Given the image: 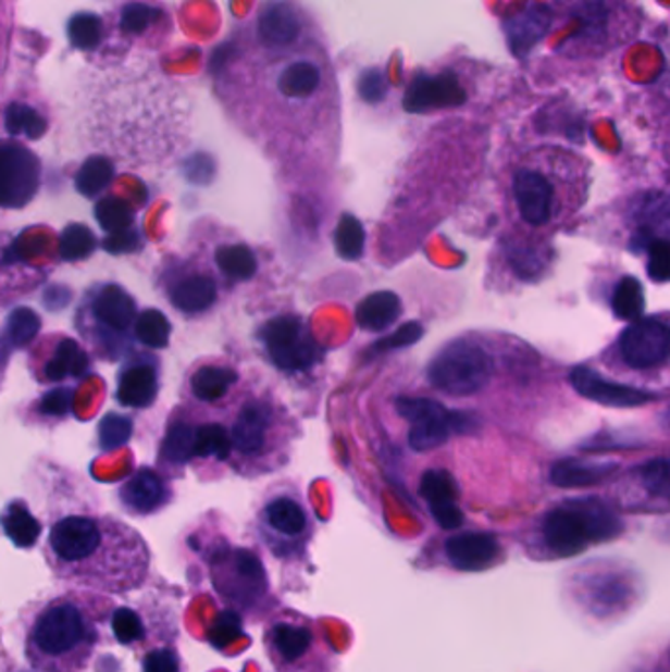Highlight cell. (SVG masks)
Instances as JSON below:
<instances>
[{
	"label": "cell",
	"instance_id": "obj_1",
	"mask_svg": "<svg viewBox=\"0 0 670 672\" xmlns=\"http://www.w3.org/2000/svg\"><path fill=\"white\" fill-rule=\"evenodd\" d=\"M44 555L55 578L107 596L140 590L152 564L138 531L116 518L87 513L55 521Z\"/></svg>",
	"mask_w": 670,
	"mask_h": 672
},
{
	"label": "cell",
	"instance_id": "obj_2",
	"mask_svg": "<svg viewBox=\"0 0 670 672\" xmlns=\"http://www.w3.org/2000/svg\"><path fill=\"white\" fill-rule=\"evenodd\" d=\"M114 610L107 594L85 588L34 603L22 622L26 661L36 672L87 671Z\"/></svg>",
	"mask_w": 670,
	"mask_h": 672
},
{
	"label": "cell",
	"instance_id": "obj_3",
	"mask_svg": "<svg viewBox=\"0 0 670 672\" xmlns=\"http://www.w3.org/2000/svg\"><path fill=\"white\" fill-rule=\"evenodd\" d=\"M231 418L224 423L231 435L233 469L243 476H260L287 464L291 427L285 409L270 394L248 391L231 401Z\"/></svg>",
	"mask_w": 670,
	"mask_h": 672
},
{
	"label": "cell",
	"instance_id": "obj_4",
	"mask_svg": "<svg viewBox=\"0 0 670 672\" xmlns=\"http://www.w3.org/2000/svg\"><path fill=\"white\" fill-rule=\"evenodd\" d=\"M138 307L134 297L116 284H97L75 313V328L101 360L131 357L136 338Z\"/></svg>",
	"mask_w": 670,
	"mask_h": 672
},
{
	"label": "cell",
	"instance_id": "obj_5",
	"mask_svg": "<svg viewBox=\"0 0 670 672\" xmlns=\"http://www.w3.org/2000/svg\"><path fill=\"white\" fill-rule=\"evenodd\" d=\"M255 537L275 560L297 564L307 559L315 537V520L301 491L291 484H275L260 499L255 515Z\"/></svg>",
	"mask_w": 670,
	"mask_h": 672
},
{
	"label": "cell",
	"instance_id": "obj_6",
	"mask_svg": "<svg viewBox=\"0 0 670 672\" xmlns=\"http://www.w3.org/2000/svg\"><path fill=\"white\" fill-rule=\"evenodd\" d=\"M264 649L277 672H335V649L323 627L301 611H275L265 623Z\"/></svg>",
	"mask_w": 670,
	"mask_h": 672
},
{
	"label": "cell",
	"instance_id": "obj_7",
	"mask_svg": "<svg viewBox=\"0 0 670 672\" xmlns=\"http://www.w3.org/2000/svg\"><path fill=\"white\" fill-rule=\"evenodd\" d=\"M209 572L219 598L234 613L248 620H264L277 603L264 564L252 550L243 547L214 550L209 559Z\"/></svg>",
	"mask_w": 670,
	"mask_h": 672
},
{
	"label": "cell",
	"instance_id": "obj_8",
	"mask_svg": "<svg viewBox=\"0 0 670 672\" xmlns=\"http://www.w3.org/2000/svg\"><path fill=\"white\" fill-rule=\"evenodd\" d=\"M256 338L268 362L285 376H307L323 360V348L317 343L311 326L299 315L270 316L258 328Z\"/></svg>",
	"mask_w": 670,
	"mask_h": 672
},
{
	"label": "cell",
	"instance_id": "obj_9",
	"mask_svg": "<svg viewBox=\"0 0 670 672\" xmlns=\"http://www.w3.org/2000/svg\"><path fill=\"white\" fill-rule=\"evenodd\" d=\"M492 377V360L484 348L458 338L438 350L426 368L429 384L452 398H467L486 387Z\"/></svg>",
	"mask_w": 670,
	"mask_h": 672
},
{
	"label": "cell",
	"instance_id": "obj_10",
	"mask_svg": "<svg viewBox=\"0 0 670 672\" xmlns=\"http://www.w3.org/2000/svg\"><path fill=\"white\" fill-rule=\"evenodd\" d=\"M162 291L179 313L199 316L219 301V279L197 260H170L162 272Z\"/></svg>",
	"mask_w": 670,
	"mask_h": 672
},
{
	"label": "cell",
	"instance_id": "obj_11",
	"mask_svg": "<svg viewBox=\"0 0 670 672\" xmlns=\"http://www.w3.org/2000/svg\"><path fill=\"white\" fill-rule=\"evenodd\" d=\"M32 374L38 382L58 384L65 379H83L91 374V357L70 336L53 335L41 340L34 350Z\"/></svg>",
	"mask_w": 670,
	"mask_h": 672
},
{
	"label": "cell",
	"instance_id": "obj_12",
	"mask_svg": "<svg viewBox=\"0 0 670 672\" xmlns=\"http://www.w3.org/2000/svg\"><path fill=\"white\" fill-rule=\"evenodd\" d=\"M620 348L621 358L631 368L660 366L670 358V328L655 319H641L623 331Z\"/></svg>",
	"mask_w": 670,
	"mask_h": 672
},
{
	"label": "cell",
	"instance_id": "obj_13",
	"mask_svg": "<svg viewBox=\"0 0 670 672\" xmlns=\"http://www.w3.org/2000/svg\"><path fill=\"white\" fill-rule=\"evenodd\" d=\"M40 187V160L21 144L2 148V204L21 209Z\"/></svg>",
	"mask_w": 670,
	"mask_h": 672
},
{
	"label": "cell",
	"instance_id": "obj_14",
	"mask_svg": "<svg viewBox=\"0 0 670 672\" xmlns=\"http://www.w3.org/2000/svg\"><path fill=\"white\" fill-rule=\"evenodd\" d=\"M116 399L124 408L146 409L160 391V362L150 354L126 358L116 377Z\"/></svg>",
	"mask_w": 670,
	"mask_h": 672
},
{
	"label": "cell",
	"instance_id": "obj_15",
	"mask_svg": "<svg viewBox=\"0 0 670 672\" xmlns=\"http://www.w3.org/2000/svg\"><path fill=\"white\" fill-rule=\"evenodd\" d=\"M238 372L223 362H203L187 377L189 399L197 408H221L236 391Z\"/></svg>",
	"mask_w": 670,
	"mask_h": 672
},
{
	"label": "cell",
	"instance_id": "obj_16",
	"mask_svg": "<svg viewBox=\"0 0 670 672\" xmlns=\"http://www.w3.org/2000/svg\"><path fill=\"white\" fill-rule=\"evenodd\" d=\"M122 508L133 515H152L172 501V489L156 470H136L119 489Z\"/></svg>",
	"mask_w": 670,
	"mask_h": 672
},
{
	"label": "cell",
	"instance_id": "obj_17",
	"mask_svg": "<svg viewBox=\"0 0 670 672\" xmlns=\"http://www.w3.org/2000/svg\"><path fill=\"white\" fill-rule=\"evenodd\" d=\"M467 101V92L460 87L452 73L441 75H419L407 87L404 107L409 112L435 111L458 107Z\"/></svg>",
	"mask_w": 670,
	"mask_h": 672
},
{
	"label": "cell",
	"instance_id": "obj_18",
	"mask_svg": "<svg viewBox=\"0 0 670 672\" xmlns=\"http://www.w3.org/2000/svg\"><path fill=\"white\" fill-rule=\"evenodd\" d=\"M570 384L579 391L582 398L596 401L606 408H640L649 403L653 396L637 387L620 386L609 382L588 368H576L570 374Z\"/></svg>",
	"mask_w": 670,
	"mask_h": 672
},
{
	"label": "cell",
	"instance_id": "obj_19",
	"mask_svg": "<svg viewBox=\"0 0 670 672\" xmlns=\"http://www.w3.org/2000/svg\"><path fill=\"white\" fill-rule=\"evenodd\" d=\"M543 535L548 549L555 550L560 557L579 555L592 543L588 525L572 501L548 513L543 523Z\"/></svg>",
	"mask_w": 670,
	"mask_h": 672
},
{
	"label": "cell",
	"instance_id": "obj_20",
	"mask_svg": "<svg viewBox=\"0 0 670 672\" xmlns=\"http://www.w3.org/2000/svg\"><path fill=\"white\" fill-rule=\"evenodd\" d=\"M419 491L443 530H458L462 525L464 515L457 506V482L447 470H426L419 484Z\"/></svg>",
	"mask_w": 670,
	"mask_h": 672
},
{
	"label": "cell",
	"instance_id": "obj_21",
	"mask_svg": "<svg viewBox=\"0 0 670 672\" xmlns=\"http://www.w3.org/2000/svg\"><path fill=\"white\" fill-rule=\"evenodd\" d=\"M450 564L464 572L484 571L498 559L499 545L487 533H460L445 545Z\"/></svg>",
	"mask_w": 670,
	"mask_h": 672
},
{
	"label": "cell",
	"instance_id": "obj_22",
	"mask_svg": "<svg viewBox=\"0 0 670 672\" xmlns=\"http://www.w3.org/2000/svg\"><path fill=\"white\" fill-rule=\"evenodd\" d=\"M513 194L519 204L521 216L533 226H543L550 219L553 204V185L537 172L521 170L513 179Z\"/></svg>",
	"mask_w": 670,
	"mask_h": 672
},
{
	"label": "cell",
	"instance_id": "obj_23",
	"mask_svg": "<svg viewBox=\"0 0 670 672\" xmlns=\"http://www.w3.org/2000/svg\"><path fill=\"white\" fill-rule=\"evenodd\" d=\"M211 258H213L214 270L221 277V284L226 289L252 282V277L258 274V267H260L255 250L240 240L219 242L214 246Z\"/></svg>",
	"mask_w": 670,
	"mask_h": 672
},
{
	"label": "cell",
	"instance_id": "obj_24",
	"mask_svg": "<svg viewBox=\"0 0 670 672\" xmlns=\"http://www.w3.org/2000/svg\"><path fill=\"white\" fill-rule=\"evenodd\" d=\"M301 22L294 7L285 0H274L265 7L258 21V36L270 48L289 46L299 38Z\"/></svg>",
	"mask_w": 670,
	"mask_h": 672
},
{
	"label": "cell",
	"instance_id": "obj_25",
	"mask_svg": "<svg viewBox=\"0 0 670 672\" xmlns=\"http://www.w3.org/2000/svg\"><path fill=\"white\" fill-rule=\"evenodd\" d=\"M195 419L175 413L163 437L160 460L163 466H185L194 460Z\"/></svg>",
	"mask_w": 670,
	"mask_h": 672
},
{
	"label": "cell",
	"instance_id": "obj_26",
	"mask_svg": "<svg viewBox=\"0 0 670 672\" xmlns=\"http://www.w3.org/2000/svg\"><path fill=\"white\" fill-rule=\"evenodd\" d=\"M401 301L394 291H376L356 307V323L368 333H382L401 316Z\"/></svg>",
	"mask_w": 670,
	"mask_h": 672
},
{
	"label": "cell",
	"instance_id": "obj_27",
	"mask_svg": "<svg viewBox=\"0 0 670 672\" xmlns=\"http://www.w3.org/2000/svg\"><path fill=\"white\" fill-rule=\"evenodd\" d=\"M548 22H550V16L541 7H533L529 11L521 12L516 18H511L508 24L509 48L518 55L531 50L543 38V34L548 28Z\"/></svg>",
	"mask_w": 670,
	"mask_h": 672
},
{
	"label": "cell",
	"instance_id": "obj_28",
	"mask_svg": "<svg viewBox=\"0 0 670 672\" xmlns=\"http://www.w3.org/2000/svg\"><path fill=\"white\" fill-rule=\"evenodd\" d=\"M613 466L584 460H560L550 470V482L559 488H586L606 478Z\"/></svg>",
	"mask_w": 670,
	"mask_h": 672
},
{
	"label": "cell",
	"instance_id": "obj_29",
	"mask_svg": "<svg viewBox=\"0 0 670 672\" xmlns=\"http://www.w3.org/2000/svg\"><path fill=\"white\" fill-rule=\"evenodd\" d=\"M572 503L579 508L582 518L586 521L592 543L616 539L623 531V523H621L620 518L596 499H579V501H572Z\"/></svg>",
	"mask_w": 670,
	"mask_h": 672
},
{
	"label": "cell",
	"instance_id": "obj_30",
	"mask_svg": "<svg viewBox=\"0 0 670 672\" xmlns=\"http://www.w3.org/2000/svg\"><path fill=\"white\" fill-rule=\"evenodd\" d=\"M319 85H321V70L311 62H295L287 65L277 79V89L287 99H307L319 89Z\"/></svg>",
	"mask_w": 670,
	"mask_h": 672
},
{
	"label": "cell",
	"instance_id": "obj_31",
	"mask_svg": "<svg viewBox=\"0 0 670 672\" xmlns=\"http://www.w3.org/2000/svg\"><path fill=\"white\" fill-rule=\"evenodd\" d=\"M2 523H4L7 535L21 549H28L32 545H36V540L40 539V523L18 499L12 501L11 506L4 510Z\"/></svg>",
	"mask_w": 670,
	"mask_h": 672
},
{
	"label": "cell",
	"instance_id": "obj_32",
	"mask_svg": "<svg viewBox=\"0 0 670 672\" xmlns=\"http://www.w3.org/2000/svg\"><path fill=\"white\" fill-rule=\"evenodd\" d=\"M112 177H114V165L111 160L104 155H92L83 163L75 175V187L83 197L92 199L111 185Z\"/></svg>",
	"mask_w": 670,
	"mask_h": 672
},
{
	"label": "cell",
	"instance_id": "obj_33",
	"mask_svg": "<svg viewBox=\"0 0 670 672\" xmlns=\"http://www.w3.org/2000/svg\"><path fill=\"white\" fill-rule=\"evenodd\" d=\"M631 598H633V590L623 578H613V576L599 578V582L588 588V601L592 610H621Z\"/></svg>",
	"mask_w": 670,
	"mask_h": 672
},
{
	"label": "cell",
	"instance_id": "obj_34",
	"mask_svg": "<svg viewBox=\"0 0 670 672\" xmlns=\"http://www.w3.org/2000/svg\"><path fill=\"white\" fill-rule=\"evenodd\" d=\"M172 323L158 309H144L136 321V338L144 347L162 350L170 345Z\"/></svg>",
	"mask_w": 670,
	"mask_h": 672
},
{
	"label": "cell",
	"instance_id": "obj_35",
	"mask_svg": "<svg viewBox=\"0 0 670 672\" xmlns=\"http://www.w3.org/2000/svg\"><path fill=\"white\" fill-rule=\"evenodd\" d=\"M112 635L114 639L124 645L138 649L142 647L148 635V627L144 623V618L134 608H116L111 618Z\"/></svg>",
	"mask_w": 670,
	"mask_h": 672
},
{
	"label": "cell",
	"instance_id": "obj_36",
	"mask_svg": "<svg viewBox=\"0 0 670 672\" xmlns=\"http://www.w3.org/2000/svg\"><path fill=\"white\" fill-rule=\"evenodd\" d=\"M613 313L625 319V321H637L643 315L645 309V294L640 279L625 275L621 277L620 284L616 286L613 297H611Z\"/></svg>",
	"mask_w": 670,
	"mask_h": 672
},
{
	"label": "cell",
	"instance_id": "obj_37",
	"mask_svg": "<svg viewBox=\"0 0 670 672\" xmlns=\"http://www.w3.org/2000/svg\"><path fill=\"white\" fill-rule=\"evenodd\" d=\"M4 126L12 136H26L30 140H38L48 130V123L44 121L40 112L21 102H14L7 109Z\"/></svg>",
	"mask_w": 670,
	"mask_h": 672
},
{
	"label": "cell",
	"instance_id": "obj_38",
	"mask_svg": "<svg viewBox=\"0 0 670 672\" xmlns=\"http://www.w3.org/2000/svg\"><path fill=\"white\" fill-rule=\"evenodd\" d=\"M365 233L362 223L352 214H343L335 233V248L338 256L355 262L364 254Z\"/></svg>",
	"mask_w": 670,
	"mask_h": 672
},
{
	"label": "cell",
	"instance_id": "obj_39",
	"mask_svg": "<svg viewBox=\"0 0 670 672\" xmlns=\"http://www.w3.org/2000/svg\"><path fill=\"white\" fill-rule=\"evenodd\" d=\"M97 240L89 226L70 224L63 228L60 238V254L63 262H79L87 260L95 252Z\"/></svg>",
	"mask_w": 670,
	"mask_h": 672
},
{
	"label": "cell",
	"instance_id": "obj_40",
	"mask_svg": "<svg viewBox=\"0 0 670 672\" xmlns=\"http://www.w3.org/2000/svg\"><path fill=\"white\" fill-rule=\"evenodd\" d=\"M95 216L102 228L111 235H121L134 228L133 207L119 197L101 199L95 207Z\"/></svg>",
	"mask_w": 670,
	"mask_h": 672
},
{
	"label": "cell",
	"instance_id": "obj_41",
	"mask_svg": "<svg viewBox=\"0 0 670 672\" xmlns=\"http://www.w3.org/2000/svg\"><path fill=\"white\" fill-rule=\"evenodd\" d=\"M142 672H182V655L177 651L175 637L162 643H148L144 647Z\"/></svg>",
	"mask_w": 670,
	"mask_h": 672
},
{
	"label": "cell",
	"instance_id": "obj_42",
	"mask_svg": "<svg viewBox=\"0 0 670 672\" xmlns=\"http://www.w3.org/2000/svg\"><path fill=\"white\" fill-rule=\"evenodd\" d=\"M67 36L77 50H95L102 40L101 18L91 12L75 14L67 26Z\"/></svg>",
	"mask_w": 670,
	"mask_h": 672
},
{
	"label": "cell",
	"instance_id": "obj_43",
	"mask_svg": "<svg viewBox=\"0 0 670 672\" xmlns=\"http://www.w3.org/2000/svg\"><path fill=\"white\" fill-rule=\"evenodd\" d=\"M40 331V316L36 315L30 309L18 307L11 316L7 325V338L11 340L12 347H26L34 336Z\"/></svg>",
	"mask_w": 670,
	"mask_h": 672
},
{
	"label": "cell",
	"instance_id": "obj_44",
	"mask_svg": "<svg viewBox=\"0 0 670 672\" xmlns=\"http://www.w3.org/2000/svg\"><path fill=\"white\" fill-rule=\"evenodd\" d=\"M641 482L653 496L670 499V459L649 460L641 469Z\"/></svg>",
	"mask_w": 670,
	"mask_h": 672
},
{
	"label": "cell",
	"instance_id": "obj_45",
	"mask_svg": "<svg viewBox=\"0 0 670 672\" xmlns=\"http://www.w3.org/2000/svg\"><path fill=\"white\" fill-rule=\"evenodd\" d=\"M75 391L72 387H53L38 401V415L41 418L63 419L72 413Z\"/></svg>",
	"mask_w": 670,
	"mask_h": 672
},
{
	"label": "cell",
	"instance_id": "obj_46",
	"mask_svg": "<svg viewBox=\"0 0 670 672\" xmlns=\"http://www.w3.org/2000/svg\"><path fill=\"white\" fill-rule=\"evenodd\" d=\"M158 16H160V12L152 7L133 2V4L124 7V11H122L121 28L126 34H142L144 30H148L152 26L153 22L158 21Z\"/></svg>",
	"mask_w": 670,
	"mask_h": 672
},
{
	"label": "cell",
	"instance_id": "obj_47",
	"mask_svg": "<svg viewBox=\"0 0 670 672\" xmlns=\"http://www.w3.org/2000/svg\"><path fill=\"white\" fill-rule=\"evenodd\" d=\"M133 423L131 419L122 418V415H109L102 419L101 427H99V440L104 450L109 448L121 447L128 438H131Z\"/></svg>",
	"mask_w": 670,
	"mask_h": 672
},
{
	"label": "cell",
	"instance_id": "obj_48",
	"mask_svg": "<svg viewBox=\"0 0 670 672\" xmlns=\"http://www.w3.org/2000/svg\"><path fill=\"white\" fill-rule=\"evenodd\" d=\"M649 262H647V272L653 282H670V240L657 238L650 242Z\"/></svg>",
	"mask_w": 670,
	"mask_h": 672
},
{
	"label": "cell",
	"instance_id": "obj_49",
	"mask_svg": "<svg viewBox=\"0 0 670 672\" xmlns=\"http://www.w3.org/2000/svg\"><path fill=\"white\" fill-rule=\"evenodd\" d=\"M443 406L435 399L426 398H399L396 401V411L399 418L406 419L411 423H417L421 419L431 418L438 411H443Z\"/></svg>",
	"mask_w": 670,
	"mask_h": 672
},
{
	"label": "cell",
	"instance_id": "obj_50",
	"mask_svg": "<svg viewBox=\"0 0 670 672\" xmlns=\"http://www.w3.org/2000/svg\"><path fill=\"white\" fill-rule=\"evenodd\" d=\"M509 262L516 267V272L525 279H531L533 275H537L543 267V258L538 254L537 250L533 248H521V250H513L509 254Z\"/></svg>",
	"mask_w": 670,
	"mask_h": 672
},
{
	"label": "cell",
	"instance_id": "obj_51",
	"mask_svg": "<svg viewBox=\"0 0 670 672\" xmlns=\"http://www.w3.org/2000/svg\"><path fill=\"white\" fill-rule=\"evenodd\" d=\"M387 83L384 73L370 70L360 77V95L368 102L382 101L386 97Z\"/></svg>",
	"mask_w": 670,
	"mask_h": 672
},
{
	"label": "cell",
	"instance_id": "obj_52",
	"mask_svg": "<svg viewBox=\"0 0 670 672\" xmlns=\"http://www.w3.org/2000/svg\"><path fill=\"white\" fill-rule=\"evenodd\" d=\"M142 246V235L133 228V231H126L121 235H112V238H107V245L104 250L112 252V254H122V252H134Z\"/></svg>",
	"mask_w": 670,
	"mask_h": 672
},
{
	"label": "cell",
	"instance_id": "obj_53",
	"mask_svg": "<svg viewBox=\"0 0 670 672\" xmlns=\"http://www.w3.org/2000/svg\"><path fill=\"white\" fill-rule=\"evenodd\" d=\"M421 336H423V326L419 323H409V325L401 326L392 338H387L386 347H409V345L417 343Z\"/></svg>",
	"mask_w": 670,
	"mask_h": 672
},
{
	"label": "cell",
	"instance_id": "obj_54",
	"mask_svg": "<svg viewBox=\"0 0 670 672\" xmlns=\"http://www.w3.org/2000/svg\"><path fill=\"white\" fill-rule=\"evenodd\" d=\"M662 425H665V428H667V431H670V408L669 411L665 413V418H662Z\"/></svg>",
	"mask_w": 670,
	"mask_h": 672
}]
</instances>
